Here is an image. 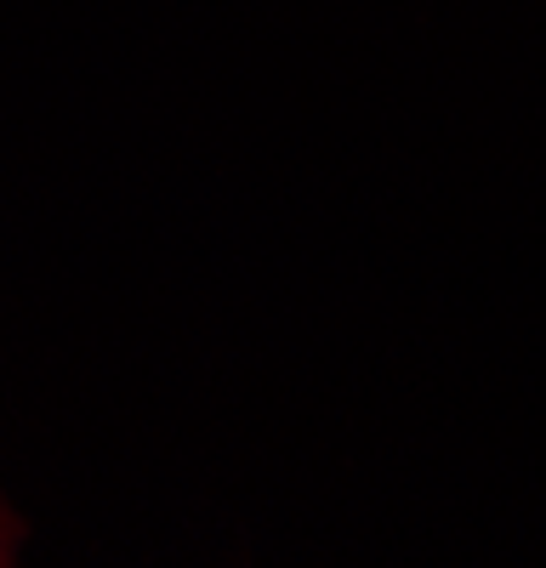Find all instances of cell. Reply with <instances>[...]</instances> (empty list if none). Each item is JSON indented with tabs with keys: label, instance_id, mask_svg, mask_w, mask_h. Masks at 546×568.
Masks as SVG:
<instances>
[{
	"label": "cell",
	"instance_id": "cell-1",
	"mask_svg": "<svg viewBox=\"0 0 546 568\" xmlns=\"http://www.w3.org/2000/svg\"><path fill=\"white\" fill-rule=\"evenodd\" d=\"M0 562H7V535H0Z\"/></svg>",
	"mask_w": 546,
	"mask_h": 568
}]
</instances>
